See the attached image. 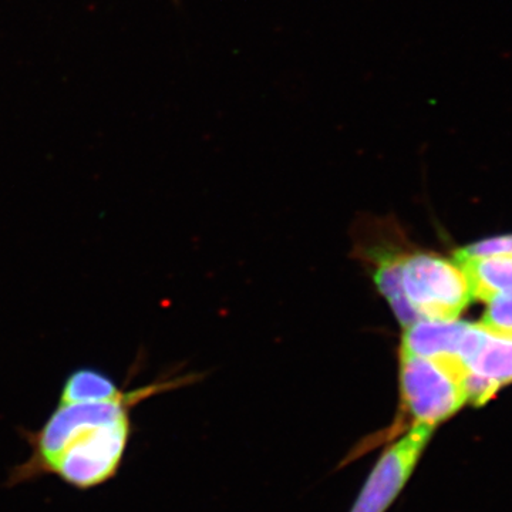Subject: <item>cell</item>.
<instances>
[{"mask_svg":"<svg viewBox=\"0 0 512 512\" xmlns=\"http://www.w3.org/2000/svg\"><path fill=\"white\" fill-rule=\"evenodd\" d=\"M170 389L151 384L99 403L59 404L36 431H25L29 457L10 471L6 487L56 476L77 490H92L113 480L123 466L138 403Z\"/></svg>","mask_w":512,"mask_h":512,"instance_id":"1","label":"cell"},{"mask_svg":"<svg viewBox=\"0 0 512 512\" xmlns=\"http://www.w3.org/2000/svg\"><path fill=\"white\" fill-rule=\"evenodd\" d=\"M400 403L409 427L436 430L468 403L463 377L446 365L400 353Z\"/></svg>","mask_w":512,"mask_h":512,"instance_id":"2","label":"cell"},{"mask_svg":"<svg viewBox=\"0 0 512 512\" xmlns=\"http://www.w3.org/2000/svg\"><path fill=\"white\" fill-rule=\"evenodd\" d=\"M402 286L407 303L420 320L458 319L473 301L460 265L436 255H403Z\"/></svg>","mask_w":512,"mask_h":512,"instance_id":"3","label":"cell"},{"mask_svg":"<svg viewBox=\"0 0 512 512\" xmlns=\"http://www.w3.org/2000/svg\"><path fill=\"white\" fill-rule=\"evenodd\" d=\"M433 433L429 427H409L384 448L349 512L389 511L413 477Z\"/></svg>","mask_w":512,"mask_h":512,"instance_id":"4","label":"cell"},{"mask_svg":"<svg viewBox=\"0 0 512 512\" xmlns=\"http://www.w3.org/2000/svg\"><path fill=\"white\" fill-rule=\"evenodd\" d=\"M460 360L468 402L481 406L501 387L512 383V338L493 335L480 323H470Z\"/></svg>","mask_w":512,"mask_h":512,"instance_id":"5","label":"cell"},{"mask_svg":"<svg viewBox=\"0 0 512 512\" xmlns=\"http://www.w3.org/2000/svg\"><path fill=\"white\" fill-rule=\"evenodd\" d=\"M470 323L458 319H421L404 328L402 348L403 355L426 357L434 362L446 365L466 375L460 360L461 346Z\"/></svg>","mask_w":512,"mask_h":512,"instance_id":"6","label":"cell"},{"mask_svg":"<svg viewBox=\"0 0 512 512\" xmlns=\"http://www.w3.org/2000/svg\"><path fill=\"white\" fill-rule=\"evenodd\" d=\"M467 276L473 299L490 301L498 293L512 291V256H483L456 258Z\"/></svg>","mask_w":512,"mask_h":512,"instance_id":"7","label":"cell"},{"mask_svg":"<svg viewBox=\"0 0 512 512\" xmlns=\"http://www.w3.org/2000/svg\"><path fill=\"white\" fill-rule=\"evenodd\" d=\"M121 390L106 373L96 369H77L70 373L60 393V404L99 403L119 399Z\"/></svg>","mask_w":512,"mask_h":512,"instance_id":"8","label":"cell"},{"mask_svg":"<svg viewBox=\"0 0 512 512\" xmlns=\"http://www.w3.org/2000/svg\"><path fill=\"white\" fill-rule=\"evenodd\" d=\"M402 261L403 255L383 254L377 259L375 281L377 289L389 302L394 315L400 323L407 328L420 320L416 312L410 308L406 301L402 286Z\"/></svg>","mask_w":512,"mask_h":512,"instance_id":"9","label":"cell"},{"mask_svg":"<svg viewBox=\"0 0 512 512\" xmlns=\"http://www.w3.org/2000/svg\"><path fill=\"white\" fill-rule=\"evenodd\" d=\"M487 303L480 325L493 335L512 338V291L498 293Z\"/></svg>","mask_w":512,"mask_h":512,"instance_id":"10","label":"cell"},{"mask_svg":"<svg viewBox=\"0 0 512 512\" xmlns=\"http://www.w3.org/2000/svg\"><path fill=\"white\" fill-rule=\"evenodd\" d=\"M512 256V235L485 239L477 244L468 245L456 254V258H483V256Z\"/></svg>","mask_w":512,"mask_h":512,"instance_id":"11","label":"cell"}]
</instances>
